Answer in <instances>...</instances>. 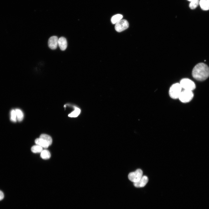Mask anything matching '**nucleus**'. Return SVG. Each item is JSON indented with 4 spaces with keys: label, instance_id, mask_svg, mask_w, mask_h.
Masks as SVG:
<instances>
[{
    "label": "nucleus",
    "instance_id": "nucleus-1",
    "mask_svg": "<svg viewBox=\"0 0 209 209\" xmlns=\"http://www.w3.org/2000/svg\"><path fill=\"white\" fill-rule=\"evenodd\" d=\"M192 75L193 78L197 80H205L209 76V68L205 64L198 63L194 67Z\"/></svg>",
    "mask_w": 209,
    "mask_h": 209
},
{
    "label": "nucleus",
    "instance_id": "nucleus-2",
    "mask_svg": "<svg viewBox=\"0 0 209 209\" xmlns=\"http://www.w3.org/2000/svg\"><path fill=\"white\" fill-rule=\"evenodd\" d=\"M182 89L179 83H176L172 85L169 91L170 97L173 99L178 98L182 91Z\"/></svg>",
    "mask_w": 209,
    "mask_h": 209
},
{
    "label": "nucleus",
    "instance_id": "nucleus-3",
    "mask_svg": "<svg viewBox=\"0 0 209 209\" xmlns=\"http://www.w3.org/2000/svg\"><path fill=\"white\" fill-rule=\"evenodd\" d=\"M194 94L192 91L184 90L182 91L178 98L182 102L187 103L190 102Z\"/></svg>",
    "mask_w": 209,
    "mask_h": 209
},
{
    "label": "nucleus",
    "instance_id": "nucleus-4",
    "mask_svg": "<svg viewBox=\"0 0 209 209\" xmlns=\"http://www.w3.org/2000/svg\"><path fill=\"white\" fill-rule=\"evenodd\" d=\"M179 83L182 88H183L184 90L192 91L196 88L194 83L188 78L182 79L180 81Z\"/></svg>",
    "mask_w": 209,
    "mask_h": 209
},
{
    "label": "nucleus",
    "instance_id": "nucleus-5",
    "mask_svg": "<svg viewBox=\"0 0 209 209\" xmlns=\"http://www.w3.org/2000/svg\"><path fill=\"white\" fill-rule=\"evenodd\" d=\"M143 172L140 169H138L136 171L130 173L128 175L129 179L133 183L139 181L142 176Z\"/></svg>",
    "mask_w": 209,
    "mask_h": 209
},
{
    "label": "nucleus",
    "instance_id": "nucleus-6",
    "mask_svg": "<svg viewBox=\"0 0 209 209\" xmlns=\"http://www.w3.org/2000/svg\"><path fill=\"white\" fill-rule=\"evenodd\" d=\"M129 26L128 21L125 19H122L115 24V28L117 32H120L127 29Z\"/></svg>",
    "mask_w": 209,
    "mask_h": 209
},
{
    "label": "nucleus",
    "instance_id": "nucleus-7",
    "mask_svg": "<svg viewBox=\"0 0 209 209\" xmlns=\"http://www.w3.org/2000/svg\"><path fill=\"white\" fill-rule=\"evenodd\" d=\"M58 39L55 36L51 37L48 39V44L49 47L51 49H56L58 45Z\"/></svg>",
    "mask_w": 209,
    "mask_h": 209
},
{
    "label": "nucleus",
    "instance_id": "nucleus-8",
    "mask_svg": "<svg viewBox=\"0 0 209 209\" xmlns=\"http://www.w3.org/2000/svg\"><path fill=\"white\" fill-rule=\"evenodd\" d=\"M148 181V179L146 176H142L140 179L138 181L134 183V185L137 188H142L144 187Z\"/></svg>",
    "mask_w": 209,
    "mask_h": 209
},
{
    "label": "nucleus",
    "instance_id": "nucleus-9",
    "mask_svg": "<svg viewBox=\"0 0 209 209\" xmlns=\"http://www.w3.org/2000/svg\"><path fill=\"white\" fill-rule=\"evenodd\" d=\"M58 45L62 51H64L67 47V43L66 39L62 37L58 39Z\"/></svg>",
    "mask_w": 209,
    "mask_h": 209
},
{
    "label": "nucleus",
    "instance_id": "nucleus-10",
    "mask_svg": "<svg viewBox=\"0 0 209 209\" xmlns=\"http://www.w3.org/2000/svg\"><path fill=\"white\" fill-rule=\"evenodd\" d=\"M35 142L37 145L45 148H47L49 146L46 141L40 138L36 139Z\"/></svg>",
    "mask_w": 209,
    "mask_h": 209
},
{
    "label": "nucleus",
    "instance_id": "nucleus-11",
    "mask_svg": "<svg viewBox=\"0 0 209 209\" xmlns=\"http://www.w3.org/2000/svg\"><path fill=\"white\" fill-rule=\"evenodd\" d=\"M199 4L202 10H209V0H200Z\"/></svg>",
    "mask_w": 209,
    "mask_h": 209
},
{
    "label": "nucleus",
    "instance_id": "nucleus-12",
    "mask_svg": "<svg viewBox=\"0 0 209 209\" xmlns=\"http://www.w3.org/2000/svg\"><path fill=\"white\" fill-rule=\"evenodd\" d=\"M39 138L46 141L49 146L51 145L52 139L50 136L45 134H42L40 135Z\"/></svg>",
    "mask_w": 209,
    "mask_h": 209
},
{
    "label": "nucleus",
    "instance_id": "nucleus-13",
    "mask_svg": "<svg viewBox=\"0 0 209 209\" xmlns=\"http://www.w3.org/2000/svg\"><path fill=\"white\" fill-rule=\"evenodd\" d=\"M40 156L42 158L44 159H48L51 156L50 152L47 149H44L41 153Z\"/></svg>",
    "mask_w": 209,
    "mask_h": 209
},
{
    "label": "nucleus",
    "instance_id": "nucleus-14",
    "mask_svg": "<svg viewBox=\"0 0 209 209\" xmlns=\"http://www.w3.org/2000/svg\"><path fill=\"white\" fill-rule=\"evenodd\" d=\"M123 16L122 15L118 14L113 16L111 19V21L113 24H116L121 20Z\"/></svg>",
    "mask_w": 209,
    "mask_h": 209
},
{
    "label": "nucleus",
    "instance_id": "nucleus-15",
    "mask_svg": "<svg viewBox=\"0 0 209 209\" xmlns=\"http://www.w3.org/2000/svg\"><path fill=\"white\" fill-rule=\"evenodd\" d=\"M17 116V120L19 121H21L24 118V114L22 111L19 109H15Z\"/></svg>",
    "mask_w": 209,
    "mask_h": 209
},
{
    "label": "nucleus",
    "instance_id": "nucleus-16",
    "mask_svg": "<svg viewBox=\"0 0 209 209\" xmlns=\"http://www.w3.org/2000/svg\"><path fill=\"white\" fill-rule=\"evenodd\" d=\"M81 112V110L77 107H75V110L68 115L71 117H76L78 116Z\"/></svg>",
    "mask_w": 209,
    "mask_h": 209
},
{
    "label": "nucleus",
    "instance_id": "nucleus-17",
    "mask_svg": "<svg viewBox=\"0 0 209 209\" xmlns=\"http://www.w3.org/2000/svg\"><path fill=\"white\" fill-rule=\"evenodd\" d=\"M43 150V147L37 145L33 146L31 148L32 152L34 153H41Z\"/></svg>",
    "mask_w": 209,
    "mask_h": 209
},
{
    "label": "nucleus",
    "instance_id": "nucleus-18",
    "mask_svg": "<svg viewBox=\"0 0 209 209\" xmlns=\"http://www.w3.org/2000/svg\"><path fill=\"white\" fill-rule=\"evenodd\" d=\"M10 119L12 121L14 122L17 121V116L15 109H12L10 112Z\"/></svg>",
    "mask_w": 209,
    "mask_h": 209
},
{
    "label": "nucleus",
    "instance_id": "nucleus-19",
    "mask_svg": "<svg viewBox=\"0 0 209 209\" xmlns=\"http://www.w3.org/2000/svg\"><path fill=\"white\" fill-rule=\"evenodd\" d=\"M199 0H193L190 3L189 6L191 9H195L199 4Z\"/></svg>",
    "mask_w": 209,
    "mask_h": 209
},
{
    "label": "nucleus",
    "instance_id": "nucleus-20",
    "mask_svg": "<svg viewBox=\"0 0 209 209\" xmlns=\"http://www.w3.org/2000/svg\"><path fill=\"white\" fill-rule=\"evenodd\" d=\"M4 197V194L3 192L0 190V201L2 200Z\"/></svg>",
    "mask_w": 209,
    "mask_h": 209
},
{
    "label": "nucleus",
    "instance_id": "nucleus-21",
    "mask_svg": "<svg viewBox=\"0 0 209 209\" xmlns=\"http://www.w3.org/2000/svg\"><path fill=\"white\" fill-rule=\"evenodd\" d=\"M188 0L191 2V1H193V0Z\"/></svg>",
    "mask_w": 209,
    "mask_h": 209
}]
</instances>
